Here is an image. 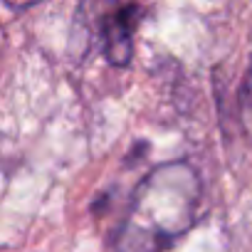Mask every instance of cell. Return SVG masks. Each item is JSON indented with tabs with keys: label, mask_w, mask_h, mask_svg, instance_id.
Segmentation results:
<instances>
[{
	"label": "cell",
	"mask_w": 252,
	"mask_h": 252,
	"mask_svg": "<svg viewBox=\"0 0 252 252\" xmlns=\"http://www.w3.org/2000/svg\"><path fill=\"white\" fill-rule=\"evenodd\" d=\"M200 181L190 163L156 166L136 186L129 213L116 230V252H168L198 215Z\"/></svg>",
	"instance_id": "cell-1"
},
{
	"label": "cell",
	"mask_w": 252,
	"mask_h": 252,
	"mask_svg": "<svg viewBox=\"0 0 252 252\" xmlns=\"http://www.w3.org/2000/svg\"><path fill=\"white\" fill-rule=\"evenodd\" d=\"M139 5H124L104 20V55L114 67H126L134 57V32L139 25Z\"/></svg>",
	"instance_id": "cell-2"
}]
</instances>
